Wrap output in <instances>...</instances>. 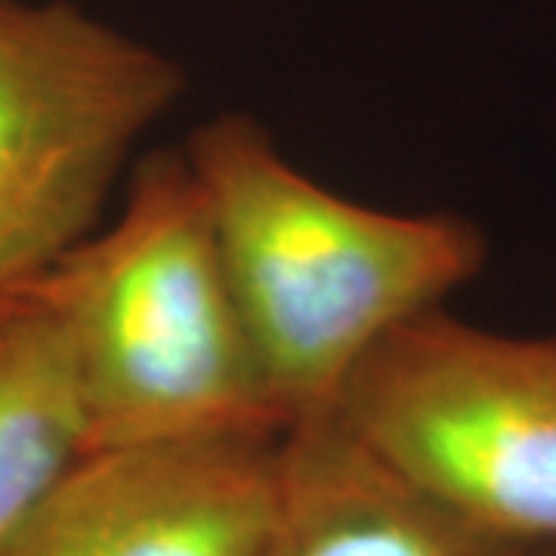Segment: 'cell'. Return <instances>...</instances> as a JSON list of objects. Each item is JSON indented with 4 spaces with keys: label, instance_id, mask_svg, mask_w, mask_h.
<instances>
[{
    "label": "cell",
    "instance_id": "1",
    "mask_svg": "<svg viewBox=\"0 0 556 556\" xmlns=\"http://www.w3.org/2000/svg\"><path fill=\"white\" fill-rule=\"evenodd\" d=\"M182 155L285 427L334 408L371 350L489 257L470 219L393 214L325 189L244 112L199 124Z\"/></svg>",
    "mask_w": 556,
    "mask_h": 556
},
{
    "label": "cell",
    "instance_id": "2",
    "mask_svg": "<svg viewBox=\"0 0 556 556\" xmlns=\"http://www.w3.org/2000/svg\"><path fill=\"white\" fill-rule=\"evenodd\" d=\"M16 294L60 321L93 452L285 430L182 149L139 161L112 226Z\"/></svg>",
    "mask_w": 556,
    "mask_h": 556
},
{
    "label": "cell",
    "instance_id": "3",
    "mask_svg": "<svg viewBox=\"0 0 556 556\" xmlns=\"http://www.w3.org/2000/svg\"><path fill=\"white\" fill-rule=\"evenodd\" d=\"M186 93L159 47L68 0H0V298L100 229L137 142Z\"/></svg>",
    "mask_w": 556,
    "mask_h": 556
},
{
    "label": "cell",
    "instance_id": "4",
    "mask_svg": "<svg viewBox=\"0 0 556 556\" xmlns=\"http://www.w3.org/2000/svg\"><path fill=\"white\" fill-rule=\"evenodd\" d=\"M338 412L460 514L556 547V331L501 334L437 306L365 356Z\"/></svg>",
    "mask_w": 556,
    "mask_h": 556
},
{
    "label": "cell",
    "instance_id": "5",
    "mask_svg": "<svg viewBox=\"0 0 556 556\" xmlns=\"http://www.w3.org/2000/svg\"><path fill=\"white\" fill-rule=\"evenodd\" d=\"M281 433L90 452L0 556H257Z\"/></svg>",
    "mask_w": 556,
    "mask_h": 556
},
{
    "label": "cell",
    "instance_id": "6",
    "mask_svg": "<svg viewBox=\"0 0 556 556\" xmlns=\"http://www.w3.org/2000/svg\"><path fill=\"white\" fill-rule=\"evenodd\" d=\"M257 556H556V547L460 514L399 473L334 405L278 439L276 495Z\"/></svg>",
    "mask_w": 556,
    "mask_h": 556
},
{
    "label": "cell",
    "instance_id": "7",
    "mask_svg": "<svg viewBox=\"0 0 556 556\" xmlns=\"http://www.w3.org/2000/svg\"><path fill=\"white\" fill-rule=\"evenodd\" d=\"M93 452L60 321L28 294L0 309V551Z\"/></svg>",
    "mask_w": 556,
    "mask_h": 556
},
{
    "label": "cell",
    "instance_id": "8",
    "mask_svg": "<svg viewBox=\"0 0 556 556\" xmlns=\"http://www.w3.org/2000/svg\"><path fill=\"white\" fill-rule=\"evenodd\" d=\"M7 300H10V298H0V309H3V303H7Z\"/></svg>",
    "mask_w": 556,
    "mask_h": 556
}]
</instances>
